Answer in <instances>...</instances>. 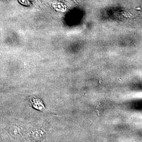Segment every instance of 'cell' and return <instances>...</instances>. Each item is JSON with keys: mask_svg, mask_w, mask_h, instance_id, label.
Here are the masks:
<instances>
[{"mask_svg": "<svg viewBox=\"0 0 142 142\" xmlns=\"http://www.w3.org/2000/svg\"><path fill=\"white\" fill-rule=\"evenodd\" d=\"M30 100L32 105L34 108L41 110H45L44 105L43 104L42 102L39 99L36 98H36L31 97L30 98Z\"/></svg>", "mask_w": 142, "mask_h": 142, "instance_id": "1", "label": "cell"}]
</instances>
